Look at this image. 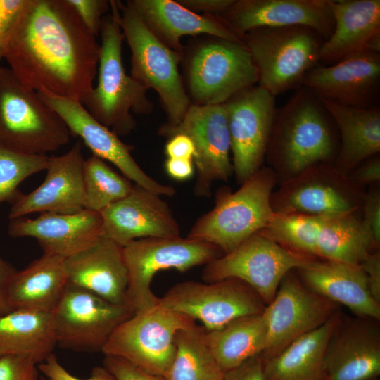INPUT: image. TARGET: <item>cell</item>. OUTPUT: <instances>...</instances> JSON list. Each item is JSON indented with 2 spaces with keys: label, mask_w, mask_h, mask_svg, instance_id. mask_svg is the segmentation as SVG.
<instances>
[{
  "label": "cell",
  "mask_w": 380,
  "mask_h": 380,
  "mask_svg": "<svg viewBox=\"0 0 380 380\" xmlns=\"http://www.w3.org/2000/svg\"><path fill=\"white\" fill-rule=\"evenodd\" d=\"M337 304L315 293L289 272L274 299L265 306L267 326L263 361L270 359L301 336L317 329L336 313Z\"/></svg>",
  "instance_id": "obj_16"
},
{
  "label": "cell",
  "mask_w": 380,
  "mask_h": 380,
  "mask_svg": "<svg viewBox=\"0 0 380 380\" xmlns=\"http://www.w3.org/2000/svg\"><path fill=\"white\" fill-rule=\"evenodd\" d=\"M150 32L170 49L182 54L184 36L209 35L243 43L220 15L194 13L175 0H128Z\"/></svg>",
  "instance_id": "obj_25"
},
{
  "label": "cell",
  "mask_w": 380,
  "mask_h": 380,
  "mask_svg": "<svg viewBox=\"0 0 380 380\" xmlns=\"http://www.w3.org/2000/svg\"><path fill=\"white\" fill-rule=\"evenodd\" d=\"M61 118L0 65V145L30 155H46L70 140Z\"/></svg>",
  "instance_id": "obj_7"
},
{
  "label": "cell",
  "mask_w": 380,
  "mask_h": 380,
  "mask_svg": "<svg viewBox=\"0 0 380 380\" xmlns=\"http://www.w3.org/2000/svg\"><path fill=\"white\" fill-rule=\"evenodd\" d=\"M324 41L303 25L260 27L243 37L258 69V85L274 97L301 86L306 73L318 65Z\"/></svg>",
  "instance_id": "obj_8"
},
{
  "label": "cell",
  "mask_w": 380,
  "mask_h": 380,
  "mask_svg": "<svg viewBox=\"0 0 380 380\" xmlns=\"http://www.w3.org/2000/svg\"><path fill=\"white\" fill-rule=\"evenodd\" d=\"M25 3L26 0H0V65L6 37Z\"/></svg>",
  "instance_id": "obj_45"
},
{
  "label": "cell",
  "mask_w": 380,
  "mask_h": 380,
  "mask_svg": "<svg viewBox=\"0 0 380 380\" xmlns=\"http://www.w3.org/2000/svg\"><path fill=\"white\" fill-rule=\"evenodd\" d=\"M375 321L339 318L326 349V380L377 379L380 375V329Z\"/></svg>",
  "instance_id": "obj_23"
},
{
  "label": "cell",
  "mask_w": 380,
  "mask_h": 380,
  "mask_svg": "<svg viewBox=\"0 0 380 380\" xmlns=\"http://www.w3.org/2000/svg\"><path fill=\"white\" fill-rule=\"evenodd\" d=\"M49 159L46 155L25 154L0 145V203H11L20 192V183L45 170Z\"/></svg>",
  "instance_id": "obj_38"
},
{
  "label": "cell",
  "mask_w": 380,
  "mask_h": 380,
  "mask_svg": "<svg viewBox=\"0 0 380 380\" xmlns=\"http://www.w3.org/2000/svg\"><path fill=\"white\" fill-rule=\"evenodd\" d=\"M100 44L66 0H26L3 59L27 88L82 101L97 72Z\"/></svg>",
  "instance_id": "obj_1"
},
{
  "label": "cell",
  "mask_w": 380,
  "mask_h": 380,
  "mask_svg": "<svg viewBox=\"0 0 380 380\" xmlns=\"http://www.w3.org/2000/svg\"><path fill=\"white\" fill-rule=\"evenodd\" d=\"M175 355L164 375L166 380H223L224 372L205 341L202 326L180 330L175 336Z\"/></svg>",
  "instance_id": "obj_35"
},
{
  "label": "cell",
  "mask_w": 380,
  "mask_h": 380,
  "mask_svg": "<svg viewBox=\"0 0 380 380\" xmlns=\"http://www.w3.org/2000/svg\"><path fill=\"white\" fill-rule=\"evenodd\" d=\"M78 17L94 36L100 32L102 19L110 7L106 0H66Z\"/></svg>",
  "instance_id": "obj_42"
},
{
  "label": "cell",
  "mask_w": 380,
  "mask_h": 380,
  "mask_svg": "<svg viewBox=\"0 0 380 380\" xmlns=\"http://www.w3.org/2000/svg\"><path fill=\"white\" fill-rule=\"evenodd\" d=\"M56 345L77 351H101L108 339L134 312L68 283L51 311Z\"/></svg>",
  "instance_id": "obj_13"
},
{
  "label": "cell",
  "mask_w": 380,
  "mask_h": 380,
  "mask_svg": "<svg viewBox=\"0 0 380 380\" xmlns=\"http://www.w3.org/2000/svg\"><path fill=\"white\" fill-rule=\"evenodd\" d=\"M347 175L354 184L363 189L367 185L379 184L380 181L379 155L362 162Z\"/></svg>",
  "instance_id": "obj_44"
},
{
  "label": "cell",
  "mask_w": 380,
  "mask_h": 380,
  "mask_svg": "<svg viewBox=\"0 0 380 380\" xmlns=\"http://www.w3.org/2000/svg\"><path fill=\"white\" fill-rule=\"evenodd\" d=\"M339 318L336 312L320 327L263 361L265 380H326V349Z\"/></svg>",
  "instance_id": "obj_31"
},
{
  "label": "cell",
  "mask_w": 380,
  "mask_h": 380,
  "mask_svg": "<svg viewBox=\"0 0 380 380\" xmlns=\"http://www.w3.org/2000/svg\"><path fill=\"white\" fill-rule=\"evenodd\" d=\"M100 213L102 234L122 247L138 239L180 236L179 225L167 203L135 184L126 197Z\"/></svg>",
  "instance_id": "obj_21"
},
{
  "label": "cell",
  "mask_w": 380,
  "mask_h": 380,
  "mask_svg": "<svg viewBox=\"0 0 380 380\" xmlns=\"http://www.w3.org/2000/svg\"><path fill=\"white\" fill-rule=\"evenodd\" d=\"M84 158L78 140L58 156L49 157L44 182L28 194L20 191L10 203V220L34 213H74L85 209Z\"/></svg>",
  "instance_id": "obj_20"
},
{
  "label": "cell",
  "mask_w": 380,
  "mask_h": 380,
  "mask_svg": "<svg viewBox=\"0 0 380 380\" xmlns=\"http://www.w3.org/2000/svg\"><path fill=\"white\" fill-rule=\"evenodd\" d=\"M100 213L84 209L74 213H42L36 218L10 220L13 238L35 239L44 253L67 258L84 250L102 234Z\"/></svg>",
  "instance_id": "obj_24"
},
{
  "label": "cell",
  "mask_w": 380,
  "mask_h": 380,
  "mask_svg": "<svg viewBox=\"0 0 380 380\" xmlns=\"http://www.w3.org/2000/svg\"><path fill=\"white\" fill-rule=\"evenodd\" d=\"M110 6L131 51L130 76L158 93L167 118L164 124L178 125L191 105L179 71L182 54L159 41L127 1L112 0Z\"/></svg>",
  "instance_id": "obj_5"
},
{
  "label": "cell",
  "mask_w": 380,
  "mask_h": 380,
  "mask_svg": "<svg viewBox=\"0 0 380 380\" xmlns=\"http://www.w3.org/2000/svg\"><path fill=\"white\" fill-rule=\"evenodd\" d=\"M17 270L0 255V315L7 312L6 297L10 282Z\"/></svg>",
  "instance_id": "obj_51"
},
{
  "label": "cell",
  "mask_w": 380,
  "mask_h": 380,
  "mask_svg": "<svg viewBox=\"0 0 380 380\" xmlns=\"http://www.w3.org/2000/svg\"><path fill=\"white\" fill-rule=\"evenodd\" d=\"M297 270L315 293L346 306L358 317L380 319V303L373 298L360 265L312 259Z\"/></svg>",
  "instance_id": "obj_28"
},
{
  "label": "cell",
  "mask_w": 380,
  "mask_h": 380,
  "mask_svg": "<svg viewBox=\"0 0 380 380\" xmlns=\"http://www.w3.org/2000/svg\"><path fill=\"white\" fill-rule=\"evenodd\" d=\"M187 9L200 14L221 15L234 0H176Z\"/></svg>",
  "instance_id": "obj_49"
},
{
  "label": "cell",
  "mask_w": 380,
  "mask_h": 380,
  "mask_svg": "<svg viewBox=\"0 0 380 380\" xmlns=\"http://www.w3.org/2000/svg\"><path fill=\"white\" fill-rule=\"evenodd\" d=\"M223 380H265L261 354L255 355L239 366L224 372Z\"/></svg>",
  "instance_id": "obj_46"
},
{
  "label": "cell",
  "mask_w": 380,
  "mask_h": 380,
  "mask_svg": "<svg viewBox=\"0 0 380 380\" xmlns=\"http://www.w3.org/2000/svg\"><path fill=\"white\" fill-rule=\"evenodd\" d=\"M167 158L191 159L195 155V147L192 140L183 134H175L168 138L165 146Z\"/></svg>",
  "instance_id": "obj_48"
},
{
  "label": "cell",
  "mask_w": 380,
  "mask_h": 380,
  "mask_svg": "<svg viewBox=\"0 0 380 380\" xmlns=\"http://www.w3.org/2000/svg\"><path fill=\"white\" fill-rule=\"evenodd\" d=\"M56 346L51 312L16 310L0 315V357L23 356L39 364Z\"/></svg>",
  "instance_id": "obj_32"
},
{
  "label": "cell",
  "mask_w": 380,
  "mask_h": 380,
  "mask_svg": "<svg viewBox=\"0 0 380 380\" xmlns=\"http://www.w3.org/2000/svg\"><path fill=\"white\" fill-rule=\"evenodd\" d=\"M68 283L115 304L126 305L128 273L122 247L101 234L92 244L67 258Z\"/></svg>",
  "instance_id": "obj_26"
},
{
  "label": "cell",
  "mask_w": 380,
  "mask_h": 380,
  "mask_svg": "<svg viewBox=\"0 0 380 380\" xmlns=\"http://www.w3.org/2000/svg\"><path fill=\"white\" fill-rule=\"evenodd\" d=\"M266 339L263 312L237 318L219 329H205L206 343L224 372L262 354Z\"/></svg>",
  "instance_id": "obj_33"
},
{
  "label": "cell",
  "mask_w": 380,
  "mask_h": 380,
  "mask_svg": "<svg viewBox=\"0 0 380 380\" xmlns=\"http://www.w3.org/2000/svg\"><path fill=\"white\" fill-rule=\"evenodd\" d=\"M47 106L63 120L70 134L77 136L93 156L115 165L126 178L159 196H173L175 189L147 175L131 154L133 146L122 142L115 132L97 121L80 101L37 91Z\"/></svg>",
  "instance_id": "obj_18"
},
{
  "label": "cell",
  "mask_w": 380,
  "mask_h": 380,
  "mask_svg": "<svg viewBox=\"0 0 380 380\" xmlns=\"http://www.w3.org/2000/svg\"><path fill=\"white\" fill-rule=\"evenodd\" d=\"M100 33L97 85L82 103L100 123L117 135H126L137 126L132 113L148 115L153 103L148 90L125 72L122 58L125 38L111 13L103 18Z\"/></svg>",
  "instance_id": "obj_6"
},
{
  "label": "cell",
  "mask_w": 380,
  "mask_h": 380,
  "mask_svg": "<svg viewBox=\"0 0 380 380\" xmlns=\"http://www.w3.org/2000/svg\"><path fill=\"white\" fill-rule=\"evenodd\" d=\"M224 104L233 170L242 184L262 167L277 110L275 97L256 84Z\"/></svg>",
  "instance_id": "obj_17"
},
{
  "label": "cell",
  "mask_w": 380,
  "mask_h": 380,
  "mask_svg": "<svg viewBox=\"0 0 380 380\" xmlns=\"http://www.w3.org/2000/svg\"><path fill=\"white\" fill-rule=\"evenodd\" d=\"M103 364L116 380H166L164 376L144 372L120 357L105 355Z\"/></svg>",
  "instance_id": "obj_43"
},
{
  "label": "cell",
  "mask_w": 380,
  "mask_h": 380,
  "mask_svg": "<svg viewBox=\"0 0 380 380\" xmlns=\"http://www.w3.org/2000/svg\"><path fill=\"white\" fill-rule=\"evenodd\" d=\"M182 80L191 105L223 104L256 85L258 69L245 44L209 35L184 46Z\"/></svg>",
  "instance_id": "obj_3"
},
{
  "label": "cell",
  "mask_w": 380,
  "mask_h": 380,
  "mask_svg": "<svg viewBox=\"0 0 380 380\" xmlns=\"http://www.w3.org/2000/svg\"><path fill=\"white\" fill-rule=\"evenodd\" d=\"M315 249L323 260L353 265H360L374 250L355 214L322 217Z\"/></svg>",
  "instance_id": "obj_34"
},
{
  "label": "cell",
  "mask_w": 380,
  "mask_h": 380,
  "mask_svg": "<svg viewBox=\"0 0 380 380\" xmlns=\"http://www.w3.org/2000/svg\"><path fill=\"white\" fill-rule=\"evenodd\" d=\"M365 272L373 298L380 303V252L370 253L360 265Z\"/></svg>",
  "instance_id": "obj_47"
},
{
  "label": "cell",
  "mask_w": 380,
  "mask_h": 380,
  "mask_svg": "<svg viewBox=\"0 0 380 380\" xmlns=\"http://www.w3.org/2000/svg\"><path fill=\"white\" fill-rule=\"evenodd\" d=\"M334 27L320 61L329 65L354 53H380V0H331Z\"/></svg>",
  "instance_id": "obj_27"
},
{
  "label": "cell",
  "mask_w": 380,
  "mask_h": 380,
  "mask_svg": "<svg viewBox=\"0 0 380 380\" xmlns=\"http://www.w3.org/2000/svg\"><path fill=\"white\" fill-rule=\"evenodd\" d=\"M372 380H379V379H372Z\"/></svg>",
  "instance_id": "obj_52"
},
{
  "label": "cell",
  "mask_w": 380,
  "mask_h": 380,
  "mask_svg": "<svg viewBox=\"0 0 380 380\" xmlns=\"http://www.w3.org/2000/svg\"><path fill=\"white\" fill-rule=\"evenodd\" d=\"M158 132L167 139L183 134L192 140L195 147L193 160L196 169L195 196L209 197L214 182H227L234 173L227 114L224 103L191 105L178 125L163 124Z\"/></svg>",
  "instance_id": "obj_15"
},
{
  "label": "cell",
  "mask_w": 380,
  "mask_h": 380,
  "mask_svg": "<svg viewBox=\"0 0 380 380\" xmlns=\"http://www.w3.org/2000/svg\"><path fill=\"white\" fill-rule=\"evenodd\" d=\"M196 324L159 303L136 311L113 331L101 352L122 357L148 373L163 376L175 355L176 334Z\"/></svg>",
  "instance_id": "obj_9"
},
{
  "label": "cell",
  "mask_w": 380,
  "mask_h": 380,
  "mask_svg": "<svg viewBox=\"0 0 380 380\" xmlns=\"http://www.w3.org/2000/svg\"><path fill=\"white\" fill-rule=\"evenodd\" d=\"M314 259L283 247L258 232L229 253L205 265L202 279L214 282L234 278L251 286L267 305L284 277Z\"/></svg>",
  "instance_id": "obj_11"
},
{
  "label": "cell",
  "mask_w": 380,
  "mask_h": 380,
  "mask_svg": "<svg viewBox=\"0 0 380 380\" xmlns=\"http://www.w3.org/2000/svg\"><path fill=\"white\" fill-rule=\"evenodd\" d=\"M339 135L322 100L300 86L277 108L265 154L280 183L318 163L334 164Z\"/></svg>",
  "instance_id": "obj_2"
},
{
  "label": "cell",
  "mask_w": 380,
  "mask_h": 380,
  "mask_svg": "<svg viewBox=\"0 0 380 380\" xmlns=\"http://www.w3.org/2000/svg\"><path fill=\"white\" fill-rule=\"evenodd\" d=\"M83 177L85 209L98 213L126 197L133 188L129 179L93 155L84 160Z\"/></svg>",
  "instance_id": "obj_36"
},
{
  "label": "cell",
  "mask_w": 380,
  "mask_h": 380,
  "mask_svg": "<svg viewBox=\"0 0 380 380\" xmlns=\"http://www.w3.org/2000/svg\"><path fill=\"white\" fill-rule=\"evenodd\" d=\"M322 217L294 213H274L260 231L269 239L296 253L316 256V239Z\"/></svg>",
  "instance_id": "obj_37"
},
{
  "label": "cell",
  "mask_w": 380,
  "mask_h": 380,
  "mask_svg": "<svg viewBox=\"0 0 380 380\" xmlns=\"http://www.w3.org/2000/svg\"><path fill=\"white\" fill-rule=\"evenodd\" d=\"M366 191L332 163H318L280 183L270 197L274 213L327 217L355 214Z\"/></svg>",
  "instance_id": "obj_12"
},
{
  "label": "cell",
  "mask_w": 380,
  "mask_h": 380,
  "mask_svg": "<svg viewBox=\"0 0 380 380\" xmlns=\"http://www.w3.org/2000/svg\"><path fill=\"white\" fill-rule=\"evenodd\" d=\"M165 170L168 176L173 179L187 180L194 173L193 160L167 158L165 162Z\"/></svg>",
  "instance_id": "obj_50"
},
{
  "label": "cell",
  "mask_w": 380,
  "mask_h": 380,
  "mask_svg": "<svg viewBox=\"0 0 380 380\" xmlns=\"http://www.w3.org/2000/svg\"><path fill=\"white\" fill-rule=\"evenodd\" d=\"M322 100L339 135L338 152L334 164L338 170L348 175L362 162L379 154V106L361 109Z\"/></svg>",
  "instance_id": "obj_30"
},
{
  "label": "cell",
  "mask_w": 380,
  "mask_h": 380,
  "mask_svg": "<svg viewBox=\"0 0 380 380\" xmlns=\"http://www.w3.org/2000/svg\"><path fill=\"white\" fill-rule=\"evenodd\" d=\"M37 367L42 374L39 376V380H116L103 366L94 367L89 378L80 379L64 368L53 353L39 363Z\"/></svg>",
  "instance_id": "obj_39"
},
{
  "label": "cell",
  "mask_w": 380,
  "mask_h": 380,
  "mask_svg": "<svg viewBox=\"0 0 380 380\" xmlns=\"http://www.w3.org/2000/svg\"><path fill=\"white\" fill-rule=\"evenodd\" d=\"M362 210L361 224L374 248L377 250L380 244V189L377 185L366 192Z\"/></svg>",
  "instance_id": "obj_40"
},
{
  "label": "cell",
  "mask_w": 380,
  "mask_h": 380,
  "mask_svg": "<svg viewBox=\"0 0 380 380\" xmlns=\"http://www.w3.org/2000/svg\"><path fill=\"white\" fill-rule=\"evenodd\" d=\"M37 365L27 357H0V380H39Z\"/></svg>",
  "instance_id": "obj_41"
},
{
  "label": "cell",
  "mask_w": 380,
  "mask_h": 380,
  "mask_svg": "<svg viewBox=\"0 0 380 380\" xmlns=\"http://www.w3.org/2000/svg\"><path fill=\"white\" fill-rule=\"evenodd\" d=\"M277 182L272 170L262 167L235 192L220 188L215 206L195 222L186 238L229 253L267 226L274 213L270 197Z\"/></svg>",
  "instance_id": "obj_4"
},
{
  "label": "cell",
  "mask_w": 380,
  "mask_h": 380,
  "mask_svg": "<svg viewBox=\"0 0 380 380\" xmlns=\"http://www.w3.org/2000/svg\"><path fill=\"white\" fill-rule=\"evenodd\" d=\"M122 253L128 273L126 305L134 312L159 303L151 289L159 271L184 272L224 254L213 244L181 236L138 239L123 246Z\"/></svg>",
  "instance_id": "obj_10"
},
{
  "label": "cell",
  "mask_w": 380,
  "mask_h": 380,
  "mask_svg": "<svg viewBox=\"0 0 380 380\" xmlns=\"http://www.w3.org/2000/svg\"><path fill=\"white\" fill-rule=\"evenodd\" d=\"M331 3V0H234L220 16L243 37L260 27L303 25L326 40L334 27Z\"/></svg>",
  "instance_id": "obj_22"
},
{
  "label": "cell",
  "mask_w": 380,
  "mask_h": 380,
  "mask_svg": "<svg viewBox=\"0 0 380 380\" xmlns=\"http://www.w3.org/2000/svg\"><path fill=\"white\" fill-rule=\"evenodd\" d=\"M159 304L201 322L208 331L241 317L262 313L266 306L251 286L234 278L177 283L159 298Z\"/></svg>",
  "instance_id": "obj_14"
},
{
  "label": "cell",
  "mask_w": 380,
  "mask_h": 380,
  "mask_svg": "<svg viewBox=\"0 0 380 380\" xmlns=\"http://www.w3.org/2000/svg\"><path fill=\"white\" fill-rule=\"evenodd\" d=\"M68 283L65 259L43 253L16 271L8 289L7 312H51Z\"/></svg>",
  "instance_id": "obj_29"
},
{
  "label": "cell",
  "mask_w": 380,
  "mask_h": 380,
  "mask_svg": "<svg viewBox=\"0 0 380 380\" xmlns=\"http://www.w3.org/2000/svg\"><path fill=\"white\" fill-rule=\"evenodd\" d=\"M301 86L322 99L361 109L379 106L380 53L350 55L330 65H317Z\"/></svg>",
  "instance_id": "obj_19"
}]
</instances>
